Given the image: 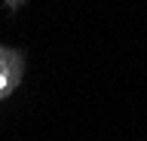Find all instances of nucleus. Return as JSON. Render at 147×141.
<instances>
[{"mask_svg":"<svg viewBox=\"0 0 147 141\" xmlns=\"http://www.w3.org/2000/svg\"><path fill=\"white\" fill-rule=\"evenodd\" d=\"M3 83H6V80H3V74H0V86H3Z\"/></svg>","mask_w":147,"mask_h":141,"instance_id":"obj_1","label":"nucleus"}]
</instances>
